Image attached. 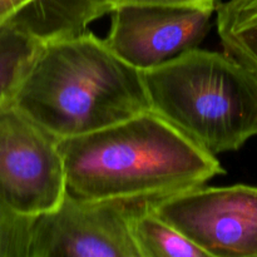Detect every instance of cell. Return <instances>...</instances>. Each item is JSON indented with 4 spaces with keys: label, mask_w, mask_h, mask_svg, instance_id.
I'll use <instances>...</instances> for the list:
<instances>
[{
    "label": "cell",
    "mask_w": 257,
    "mask_h": 257,
    "mask_svg": "<svg viewBox=\"0 0 257 257\" xmlns=\"http://www.w3.org/2000/svg\"><path fill=\"white\" fill-rule=\"evenodd\" d=\"M131 231L140 257H208L181 231L161 218L150 202L133 212Z\"/></svg>",
    "instance_id": "9"
},
{
    "label": "cell",
    "mask_w": 257,
    "mask_h": 257,
    "mask_svg": "<svg viewBox=\"0 0 257 257\" xmlns=\"http://www.w3.org/2000/svg\"><path fill=\"white\" fill-rule=\"evenodd\" d=\"M143 203L65 193L54 210L34 217L29 257H140L131 217Z\"/></svg>",
    "instance_id": "6"
},
{
    "label": "cell",
    "mask_w": 257,
    "mask_h": 257,
    "mask_svg": "<svg viewBox=\"0 0 257 257\" xmlns=\"http://www.w3.org/2000/svg\"><path fill=\"white\" fill-rule=\"evenodd\" d=\"M14 105L59 140L152 109L143 73L89 30L45 43Z\"/></svg>",
    "instance_id": "2"
},
{
    "label": "cell",
    "mask_w": 257,
    "mask_h": 257,
    "mask_svg": "<svg viewBox=\"0 0 257 257\" xmlns=\"http://www.w3.org/2000/svg\"><path fill=\"white\" fill-rule=\"evenodd\" d=\"M110 9L124 5H155V7L216 8V0H107ZM110 12V13H112Z\"/></svg>",
    "instance_id": "12"
},
{
    "label": "cell",
    "mask_w": 257,
    "mask_h": 257,
    "mask_svg": "<svg viewBox=\"0 0 257 257\" xmlns=\"http://www.w3.org/2000/svg\"><path fill=\"white\" fill-rule=\"evenodd\" d=\"M142 73L151 108L211 155L257 136V69L227 52L195 48Z\"/></svg>",
    "instance_id": "3"
},
{
    "label": "cell",
    "mask_w": 257,
    "mask_h": 257,
    "mask_svg": "<svg viewBox=\"0 0 257 257\" xmlns=\"http://www.w3.org/2000/svg\"><path fill=\"white\" fill-rule=\"evenodd\" d=\"M150 206L208 257H257V186L203 185Z\"/></svg>",
    "instance_id": "5"
},
{
    "label": "cell",
    "mask_w": 257,
    "mask_h": 257,
    "mask_svg": "<svg viewBox=\"0 0 257 257\" xmlns=\"http://www.w3.org/2000/svg\"><path fill=\"white\" fill-rule=\"evenodd\" d=\"M45 43L12 19L0 27V110L15 97Z\"/></svg>",
    "instance_id": "8"
},
{
    "label": "cell",
    "mask_w": 257,
    "mask_h": 257,
    "mask_svg": "<svg viewBox=\"0 0 257 257\" xmlns=\"http://www.w3.org/2000/svg\"><path fill=\"white\" fill-rule=\"evenodd\" d=\"M216 8L124 5L115 8L105 42L141 72L198 48L211 28Z\"/></svg>",
    "instance_id": "7"
},
{
    "label": "cell",
    "mask_w": 257,
    "mask_h": 257,
    "mask_svg": "<svg viewBox=\"0 0 257 257\" xmlns=\"http://www.w3.org/2000/svg\"><path fill=\"white\" fill-rule=\"evenodd\" d=\"M32 2L34 0H0V27L12 20Z\"/></svg>",
    "instance_id": "13"
},
{
    "label": "cell",
    "mask_w": 257,
    "mask_h": 257,
    "mask_svg": "<svg viewBox=\"0 0 257 257\" xmlns=\"http://www.w3.org/2000/svg\"><path fill=\"white\" fill-rule=\"evenodd\" d=\"M65 193L59 138L14 104L0 110V200L34 217L54 210Z\"/></svg>",
    "instance_id": "4"
},
{
    "label": "cell",
    "mask_w": 257,
    "mask_h": 257,
    "mask_svg": "<svg viewBox=\"0 0 257 257\" xmlns=\"http://www.w3.org/2000/svg\"><path fill=\"white\" fill-rule=\"evenodd\" d=\"M67 193L83 200L153 202L203 186L225 170L153 109L60 140Z\"/></svg>",
    "instance_id": "1"
},
{
    "label": "cell",
    "mask_w": 257,
    "mask_h": 257,
    "mask_svg": "<svg viewBox=\"0 0 257 257\" xmlns=\"http://www.w3.org/2000/svg\"><path fill=\"white\" fill-rule=\"evenodd\" d=\"M34 217L17 212L0 200V257H29Z\"/></svg>",
    "instance_id": "11"
},
{
    "label": "cell",
    "mask_w": 257,
    "mask_h": 257,
    "mask_svg": "<svg viewBox=\"0 0 257 257\" xmlns=\"http://www.w3.org/2000/svg\"><path fill=\"white\" fill-rule=\"evenodd\" d=\"M215 12L225 52L257 69V0H227Z\"/></svg>",
    "instance_id": "10"
}]
</instances>
